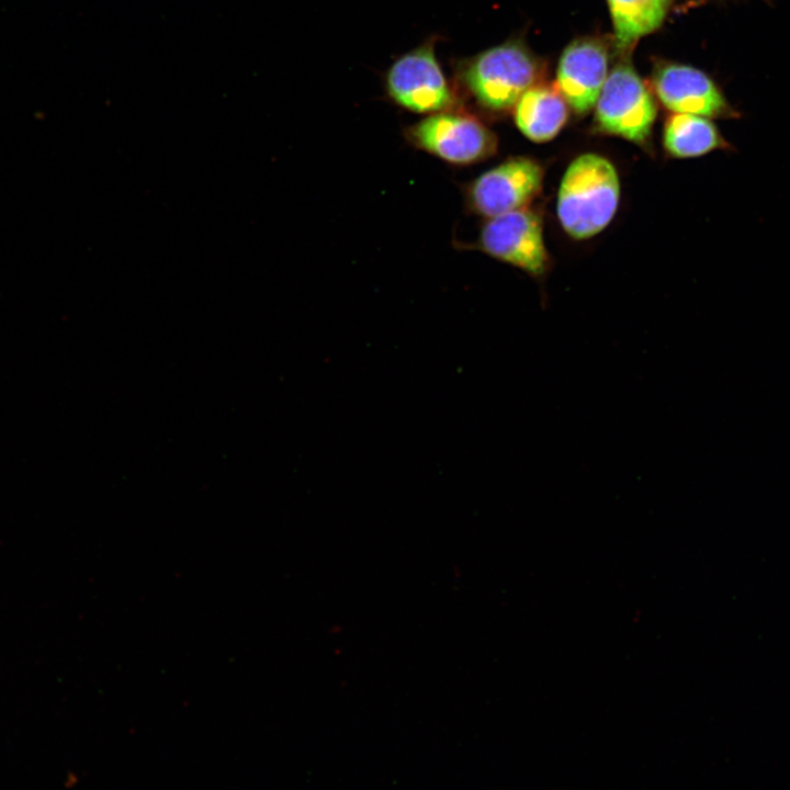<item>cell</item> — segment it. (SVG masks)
Masks as SVG:
<instances>
[{
  "instance_id": "6da1fadb",
  "label": "cell",
  "mask_w": 790,
  "mask_h": 790,
  "mask_svg": "<svg viewBox=\"0 0 790 790\" xmlns=\"http://www.w3.org/2000/svg\"><path fill=\"white\" fill-rule=\"evenodd\" d=\"M620 200V180L612 162L594 153L576 157L560 183L556 213L575 239L599 234L612 221Z\"/></svg>"
},
{
  "instance_id": "7a4b0ae2",
  "label": "cell",
  "mask_w": 790,
  "mask_h": 790,
  "mask_svg": "<svg viewBox=\"0 0 790 790\" xmlns=\"http://www.w3.org/2000/svg\"><path fill=\"white\" fill-rule=\"evenodd\" d=\"M540 76L541 67L533 54L514 41L461 61L458 69L459 82L464 91L481 108L493 112L514 108Z\"/></svg>"
},
{
  "instance_id": "3957f363",
  "label": "cell",
  "mask_w": 790,
  "mask_h": 790,
  "mask_svg": "<svg viewBox=\"0 0 790 790\" xmlns=\"http://www.w3.org/2000/svg\"><path fill=\"white\" fill-rule=\"evenodd\" d=\"M598 128L635 144H644L656 117L654 99L628 63H620L608 75L596 102Z\"/></svg>"
},
{
  "instance_id": "277c9868",
  "label": "cell",
  "mask_w": 790,
  "mask_h": 790,
  "mask_svg": "<svg viewBox=\"0 0 790 790\" xmlns=\"http://www.w3.org/2000/svg\"><path fill=\"white\" fill-rule=\"evenodd\" d=\"M385 89L397 105L420 114L450 110L455 93L435 50V38L403 54L385 75Z\"/></svg>"
},
{
  "instance_id": "5b68a950",
  "label": "cell",
  "mask_w": 790,
  "mask_h": 790,
  "mask_svg": "<svg viewBox=\"0 0 790 790\" xmlns=\"http://www.w3.org/2000/svg\"><path fill=\"white\" fill-rule=\"evenodd\" d=\"M408 140L447 162L471 165L493 156L496 135L477 117L450 110L432 113L406 131Z\"/></svg>"
},
{
  "instance_id": "8992f818",
  "label": "cell",
  "mask_w": 790,
  "mask_h": 790,
  "mask_svg": "<svg viewBox=\"0 0 790 790\" xmlns=\"http://www.w3.org/2000/svg\"><path fill=\"white\" fill-rule=\"evenodd\" d=\"M478 246L533 276L543 274L549 266L541 217L528 207L488 218L479 233Z\"/></svg>"
},
{
  "instance_id": "52a82bcc",
  "label": "cell",
  "mask_w": 790,
  "mask_h": 790,
  "mask_svg": "<svg viewBox=\"0 0 790 790\" xmlns=\"http://www.w3.org/2000/svg\"><path fill=\"white\" fill-rule=\"evenodd\" d=\"M543 178L538 161L512 157L478 176L467 189V202L487 218L528 207L540 193Z\"/></svg>"
},
{
  "instance_id": "ba28073f",
  "label": "cell",
  "mask_w": 790,
  "mask_h": 790,
  "mask_svg": "<svg viewBox=\"0 0 790 790\" xmlns=\"http://www.w3.org/2000/svg\"><path fill=\"white\" fill-rule=\"evenodd\" d=\"M652 84L659 101L675 113L708 119L737 115L715 83L693 67L662 64L653 72Z\"/></svg>"
},
{
  "instance_id": "9c48e42d",
  "label": "cell",
  "mask_w": 790,
  "mask_h": 790,
  "mask_svg": "<svg viewBox=\"0 0 790 790\" xmlns=\"http://www.w3.org/2000/svg\"><path fill=\"white\" fill-rule=\"evenodd\" d=\"M608 77V52L596 38L572 42L563 52L556 72L557 90L577 113L590 111Z\"/></svg>"
},
{
  "instance_id": "30bf717a",
  "label": "cell",
  "mask_w": 790,
  "mask_h": 790,
  "mask_svg": "<svg viewBox=\"0 0 790 790\" xmlns=\"http://www.w3.org/2000/svg\"><path fill=\"white\" fill-rule=\"evenodd\" d=\"M515 123L530 140L554 138L567 120L566 101L555 88L534 84L515 104Z\"/></svg>"
},
{
  "instance_id": "8fae6325",
  "label": "cell",
  "mask_w": 790,
  "mask_h": 790,
  "mask_svg": "<svg viewBox=\"0 0 790 790\" xmlns=\"http://www.w3.org/2000/svg\"><path fill=\"white\" fill-rule=\"evenodd\" d=\"M621 56L630 55L639 40L664 22L672 0H607Z\"/></svg>"
},
{
  "instance_id": "7c38bea8",
  "label": "cell",
  "mask_w": 790,
  "mask_h": 790,
  "mask_svg": "<svg viewBox=\"0 0 790 790\" xmlns=\"http://www.w3.org/2000/svg\"><path fill=\"white\" fill-rule=\"evenodd\" d=\"M663 143L676 158H696L730 147L708 117L688 113H675L667 119Z\"/></svg>"
}]
</instances>
